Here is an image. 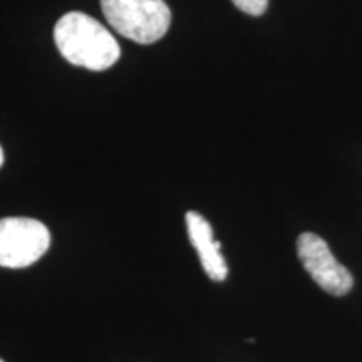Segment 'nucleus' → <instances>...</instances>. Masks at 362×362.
I'll return each mask as SVG.
<instances>
[{
    "mask_svg": "<svg viewBox=\"0 0 362 362\" xmlns=\"http://www.w3.org/2000/svg\"><path fill=\"white\" fill-rule=\"evenodd\" d=\"M235 7L248 16H262L269 7V0H232Z\"/></svg>",
    "mask_w": 362,
    "mask_h": 362,
    "instance_id": "6",
    "label": "nucleus"
},
{
    "mask_svg": "<svg viewBox=\"0 0 362 362\" xmlns=\"http://www.w3.org/2000/svg\"><path fill=\"white\" fill-rule=\"evenodd\" d=\"M51 247V233L42 221L25 216L0 220V267L25 269Z\"/></svg>",
    "mask_w": 362,
    "mask_h": 362,
    "instance_id": "3",
    "label": "nucleus"
},
{
    "mask_svg": "<svg viewBox=\"0 0 362 362\" xmlns=\"http://www.w3.org/2000/svg\"><path fill=\"white\" fill-rule=\"evenodd\" d=\"M0 362H4V361H2V359H0Z\"/></svg>",
    "mask_w": 362,
    "mask_h": 362,
    "instance_id": "8",
    "label": "nucleus"
},
{
    "mask_svg": "<svg viewBox=\"0 0 362 362\" xmlns=\"http://www.w3.org/2000/svg\"><path fill=\"white\" fill-rule=\"evenodd\" d=\"M297 255L312 280L330 296H346L354 279L351 272L330 252L327 242L315 233H302L297 238Z\"/></svg>",
    "mask_w": 362,
    "mask_h": 362,
    "instance_id": "4",
    "label": "nucleus"
},
{
    "mask_svg": "<svg viewBox=\"0 0 362 362\" xmlns=\"http://www.w3.org/2000/svg\"><path fill=\"white\" fill-rule=\"evenodd\" d=\"M101 8L117 34L138 44L156 42L171 24L165 0H101Z\"/></svg>",
    "mask_w": 362,
    "mask_h": 362,
    "instance_id": "2",
    "label": "nucleus"
},
{
    "mask_svg": "<svg viewBox=\"0 0 362 362\" xmlns=\"http://www.w3.org/2000/svg\"><path fill=\"white\" fill-rule=\"evenodd\" d=\"M2 165H4V149L0 146V168H2Z\"/></svg>",
    "mask_w": 362,
    "mask_h": 362,
    "instance_id": "7",
    "label": "nucleus"
},
{
    "mask_svg": "<svg viewBox=\"0 0 362 362\" xmlns=\"http://www.w3.org/2000/svg\"><path fill=\"white\" fill-rule=\"evenodd\" d=\"M54 42L67 62L89 71L110 69L121 56L115 35L83 12H69L57 21Z\"/></svg>",
    "mask_w": 362,
    "mask_h": 362,
    "instance_id": "1",
    "label": "nucleus"
},
{
    "mask_svg": "<svg viewBox=\"0 0 362 362\" xmlns=\"http://www.w3.org/2000/svg\"><path fill=\"white\" fill-rule=\"evenodd\" d=\"M187 230L189 242L198 252L205 274L215 282H223L228 275V267H226L223 255L220 253L221 243L215 240L211 225L197 211H188Z\"/></svg>",
    "mask_w": 362,
    "mask_h": 362,
    "instance_id": "5",
    "label": "nucleus"
}]
</instances>
